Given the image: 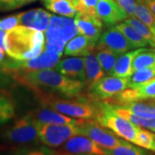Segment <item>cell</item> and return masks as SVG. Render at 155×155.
<instances>
[{"label": "cell", "instance_id": "obj_1", "mask_svg": "<svg viewBox=\"0 0 155 155\" xmlns=\"http://www.w3.org/2000/svg\"><path fill=\"white\" fill-rule=\"evenodd\" d=\"M12 78L33 91H45L66 97H82L84 82L67 77L52 69L16 72Z\"/></svg>", "mask_w": 155, "mask_h": 155}, {"label": "cell", "instance_id": "obj_2", "mask_svg": "<svg viewBox=\"0 0 155 155\" xmlns=\"http://www.w3.org/2000/svg\"><path fill=\"white\" fill-rule=\"evenodd\" d=\"M46 39L42 31L17 25L7 31L5 37V52L10 58L25 61L39 56L45 50Z\"/></svg>", "mask_w": 155, "mask_h": 155}, {"label": "cell", "instance_id": "obj_3", "mask_svg": "<svg viewBox=\"0 0 155 155\" xmlns=\"http://www.w3.org/2000/svg\"><path fill=\"white\" fill-rule=\"evenodd\" d=\"M41 105L73 118L84 120H95L101 113L99 102H93L94 99L89 97H78L77 100L62 99L57 95L45 92L34 91Z\"/></svg>", "mask_w": 155, "mask_h": 155}, {"label": "cell", "instance_id": "obj_4", "mask_svg": "<svg viewBox=\"0 0 155 155\" xmlns=\"http://www.w3.org/2000/svg\"><path fill=\"white\" fill-rule=\"evenodd\" d=\"M78 34L75 19L68 17H51L49 26L45 31V49L62 55L66 44Z\"/></svg>", "mask_w": 155, "mask_h": 155}, {"label": "cell", "instance_id": "obj_5", "mask_svg": "<svg viewBox=\"0 0 155 155\" xmlns=\"http://www.w3.org/2000/svg\"><path fill=\"white\" fill-rule=\"evenodd\" d=\"M99 104L101 113L95 121L100 125L110 129L119 137L134 143L140 127L129 122L126 118L119 116L111 108L109 102H101Z\"/></svg>", "mask_w": 155, "mask_h": 155}, {"label": "cell", "instance_id": "obj_6", "mask_svg": "<svg viewBox=\"0 0 155 155\" xmlns=\"http://www.w3.org/2000/svg\"><path fill=\"white\" fill-rule=\"evenodd\" d=\"M3 139L10 143L18 145L31 144L40 141L38 122L31 112L22 116L3 134Z\"/></svg>", "mask_w": 155, "mask_h": 155}, {"label": "cell", "instance_id": "obj_7", "mask_svg": "<svg viewBox=\"0 0 155 155\" xmlns=\"http://www.w3.org/2000/svg\"><path fill=\"white\" fill-rule=\"evenodd\" d=\"M61 54L55 52L45 49L41 54L35 58L17 61L12 59L11 61H6L3 67V72L11 74L16 72H31L43 69H52L56 67L61 60Z\"/></svg>", "mask_w": 155, "mask_h": 155}, {"label": "cell", "instance_id": "obj_8", "mask_svg": "<svg viewBox=\"0 0 155 155\" xmlns=\"http://www.w3.org/2000/svg\"><path fill=\"white\" fill-rule=\"evenodd\" d=\"M78 134H80L79 125L45 124L38 122L39 140L52 148L61 147L68 140Z\"/></svg>", "mask_w": 155, "mask_h": 155}, {"label": "cell", "instance_id": "obj_9", "mask_svg": "<svg viewBox=\"0 0 155 155\" xmlns=\"http://www.w3.org/2000/svg\"><path fill=\"white\" fill-rule=\"evenodd\" d=\"M79 130L80 134L91 139L103 148H113L127 141L95 120H85L79 125Z\"/></svg>", "mask_w": 155, "mask_h": 155}, {"label": "cell", "instance_id": "obj_10", "mask_svg": "<svg viewBox=\"0 0 155 155\" xmlns=\"http://www.w3.org/2000/svg\"><path fill=\"white\" fill-rule=\"evenodd\" d=\"M129 78L116 76L104 77L97 82L89 85L90 97L92 99H111L128 88Z\"/></svg>", "mask_w": 155, "mask_h": 155}, {"label": "cell", "instance_id": "obj_11", "mask_svg": "<svg viewBox=\"0 0 155 155\" xmlns=\"http://www.w3.org/2000/svg\"><path fill=\"white\" fill-rule=\"evenodd\" d=\"M58 153L59 155H105L104 148L82 134H78L68 140L61 146Z\"/></svg>", "mask_w": 155, "mask_h": 155}, {"label": "cell", "instance_id": "obj_12", "mask_svg": "<svg viewBox=\"0 0 155 155\" xmlns=\"http://www.w3.org/2000/svg\"><path fill=\"white\" fill-rule=\"evenodd\" d=\"M96 47L97 50H108L117 55H122L135 48L124 35L115 27L108 28L102 33Z\"/></svg>", "mask_w": 155, "mask_h": 155}, {"label": "cell", "instance_id": "obj_13", "mask_svg": "<svg viewBox=\"0 0 155 155\" xmlns=\"http://www.w3.org/2000/svg\"><path fill=\"white\" fill-rule=\"evenodd\" d=\"M97 15L108 26L124 22L129 15L116 0H98Z\"/></svg>", "mask_w": 155, "mask_h": 155}, {"label": "cell", "instance_id": "obj_14", "mask_svg": "<svg viewBox=\"0 0 155 155\" xmlns=\"http://www.w3.org/2000/svg\"><path fill=\"white\" fill-rule=\"evenodd\" d=\"M75 22L78 34L88 37L97 46L103 30V22L97 15L90 16L78 12L75 17Z\"/></svg>", "mask_w": 155, "mask_h": 155}, {"label": "cell", "instance_id": "obj_15", "mask_svg": "<svg viewBox=\"0 0 155 155\" xmlns=\"http://www.w3.org/2000/svg\"><path fill=\"white\" fill-rule=\"evenodd\" d=\"M54 70L67 77L86 82V73L84 67V58L80 56L65 58L56 65Z\"/></svg>", "mask_w": 155, "mask_h": 155}, {"label": "cell", "instance_id": "obj_16", "mask_svg": "<svg viewBox=\"0 0 155 155\" xmlns=\"http://www.w3.org/2000/svg\"><path fill=\"white\" fill-rule=\"evenodd\" d=\"M35 120L40 123L45 124H68V125H80L85 120L75 119L71 116H66L58 111L48 107H41L34 111H30Z\"/></svg>", "mask_w": 155, "mask_h": 155}, {"label": "cell", "instance_id": "obj_17", "mask_svg": "<svg viewBox=\"0 0 155 155\" xmlns=\"http://www.w3.org/2000/svg\"><path fill=\"white\" fill-rule=\"evenodd\" d=\"M51 17V14L42 9L24 11L19 13V25L43 32L49 26Z\"/></svg>", "mask_w": 155, "mask_h": 155}, {"label": "cell", "instance_id": "obj_18", "mask_svg": "<svg viewBox=\"0 0 155 155\" xmlns=\"http://www.w3.org/2000/svg\"><path fill=\"white\" fill-rule=\"evenodd\" d=\"M147 48H140L136 50H131L129 52L125 53L120 58L117 59L115 67L113 69L112 75L116 77L120 78H130L133 74L132 65L134 58L140 54L141 52H144Z\"/></svg>", "mask_w": 155, "mask_h": 155}, {"label": "cell", "instance_id": "obj_19", "mask_svg": "<svg viewBox=\"0 0 155 155\" xmlns=\"http://www.w3.org/2000/svg\"><path fill=\"white\" fill-rule=\"evenodd\" d=\"M96 44L84 35L75 36L69 41L65 48V54L70 56H86L91 53Z\"/></svg>", "mask_w": 155, "mask_h": 155}, {"label": "cell", "instance_id": "obj_20", "mask_svg": "<svg viewBox=\"0 0 155 155\" xmlns=\"http://www.w3.org/2000/svg\"><path fill=\"white\" fill-rule=\"evenodd\" d=\"M84 67L86 73V82L89 85L97 82L105 75V72L102 69L97 55L92 52L84 56Z\"/></svg>", "mask_w": 155, "mask_h": 155}, {"label": "cell", "instance_id": "obj_21", "mask_svg": "<svg viewBox=\"0 0 155 155\" xmlns=\"http://www.w3.org/2000/svg\"><path fill=\"white\" fill-rule=\"evenodd\" d=\"M110 107L114 110L115 112H116L119 116H122L126 118L129 122H131L136 126H139L140 127H145L150 129L152 131L155 130V118H146V117H141V116H136L133 113L129 112L127 110L123 109L116 104H113L109 102Z\"/></svg>", "mask_w": 155, "mask_h": 155}, {"label": "cell", "instance_id": "obj_22", "mask_svg": "<svg viewBox=\"0 0 155 155\" xmlns=\"http://www.w3.org/2000/svg\"><path fill=\"white\" fill-rule=\"evenodd\" d=\"M44 6L50 11L68 17H75L78 11L69 0H42Z\"/></svg>", "mask_w": 155, "mask_h": 155}, {"label": "cell", "instance_id": "obj_23", "mask_svg": "<svg viewBox=\"0 0 155 155\" xmlns=\"http://www.w3.org/2000/svg\"><path fill=\"white\" fill-rule=\"evenodd\" d=\"M115 28L123 34L124 36L132 43L135 48H147V46H150L148 41L140 34L137 32L135 28H133L131 25L127 24V22H123L121 23H117Z\"/></svg>", "mask_w": 155, "mask_h": 155}, {"label": "cell", "instance_id": "obj_24", "mask_svg": "<svg viewBox=\"0 0 155 155\" xmlns=\"http://www.w3.org/2000/svg\"><path fill=\"white\" fill-rule=\"evenodd\" d=\"M134 115L146 118H155V106L147 102L134 101L122 104H117Z\"/></svg>", "mask_w": 155, "mask_h": 155}, {"label": "cell", "instance_id": "obj_25", "mask_svg": "<svg viewBox=\"0 0 155 155\" xmlns=\"http://www.w3.org/2000/svg\"><path fill=\"white\" fill-rule=\"evenodd\" d=\"M155 78V66L147 67L134 72L129 78L128 88L136 89L141 84Z\"/></svg>", "mask_w": 155, "mask_h": 155}, {"label": "cell", "instance_id": "obj_26", "mask_svg": "<svg viewBox=\"0 0 155 155\" xmlns=\"http://www.w3.org/2000/svg\"><path fill=\"white\" fill-rule=\"evenodd\" d=\"M105 155H148V153L136 146H134L128 141L119 145L113 148H104Z\"/></svg>", "mask_w": 155, "mask_h": 155}, {"label": "cell", "instance_id": "obj_27", "mask_svg": "<svg viewBox=\"0 0 155 155\" xmlns=\"http://www.w3.org/2000/svg\"><path fill=\"white\" fill-rule=\"evenodd\" d=\"M97 58L105 74L112 75L113 69L117 61V54L108 50L101 49L97 52Z\"/></svg>", "mask_w": 155, "mask_h": 155}, {"label": "cell", "instance_id": "obj_28", "mask_svg": "<svg viewBox=\"0 0 155 155\" xmlns=\"http://www.w3.org/2000/svg\"><path fill=\"white\" fill-rule=\"evenodd\" d=\"M134 17L140 19L144 24H146L152 33H155V16L150 11V10L146 6L136 1V6L134 11Z\"/></svg>", "mask_w": 155, "mask_h": 155}, {"label": "cell", "instance_id": "obj_29", "mask_svg": "<svg viewBox=\"0 0 155 155\" xmlns=\"http://www.w3.org/2000/svg\"><path fill=\"white\" fill-rule=\"evenodd\" d=\"M153 66H155V51L147 49L141 52L134 58L132 69L133 72H134Z\"/></svg>", "mask_w": 155, "mask_h": 155}, {"label": "cell", "instance_id": "obj_30", "mask_svg": "<svg viewBox=\"0 0 155 155\" xmlns=\"http://www.w3.org/2000/svg\"><path fill=\"white\" fill-rule=\"evenodd\" d=\"M11 155H59L58 150L48 146H29L16 149Z\"/></svg>", "mask_w": 155, "mask_h": 155}, {"label": "cell", "instance_id": "obj_31", "mask_svg": "<svg viewBox=\"0 0 155 155\" xmlns=\"http://www.w3.org/2000/svg\"><path fill=\"white\" fill-rule=\"evenodd\" d=\"M124 22H127V24L131 25L133 28H135L137 30V32L140 34L148 41V43L151 47L155 48V40L153 34L152 33V31L150 30L149 28L141 22L140 19L135 17H130L127 18Z\"/></svg>", "mask_w": 155, "mask_h": 155}, {"label": "cell", "instance_id": "obj_32", "mask_svg": "<svg viewBox=\"0 0 155 155\" xmlns=\"http://www.w3.org/2000/svg\"><path fill=\"white\" fill-rule=\"evenodd\" d=\"M15 116V105L5 96L0 95V125L10 122Z\"/></svg>", "mask_w": 155, "mask_h": 155}, {"label": "cell", "instance_id": "obj_33", "mask_svg": "<svg viewBox=\"0 0 155 155\" xmlns=\"http://www.w3.org/2000/svg\"><path fill=\"white\" fill-rule=\"evenodd\" d=\"M134 90L135 91L136 101L155 99V78Z\"/></svg>", "mask_w": 155, "mask_h": 155}, {"label": "cell", "instance_id": "obj_34", "mask_svg": "<svg viewBox=\"0 0 155 155\" xmlns=\"http://www.w3.org/2000/svg\"><path fill=\"white\" fill-rule=\"evenodd\" d=\"M134 144L145 149L155 152V138L153 133L140 127Z\"/></svg>", "mask_w": 155, "mask_h": 155}, {"label": "cell", "instance_id": "obj_35", "mask_svg": "<svg viewBox=\"0 0 155 155\" xmlns=\"http://www.w3.org/2000/svg\"><path fill=\"white\" fill-rule=\"evenodd\" d=\"M73 7L78 13L96 16L98 0H72Z\"/></svg>", "mask_w": 155, "mask_h": 155}, {"label": "cell", "instance_id": "obj_36", "mask_svg": "<svg viewBox=\"0 0 155 155\" xmlns=\"http://www.w3.org/2000/svg\"><path fill=\"white\" fill-rule=\"evenodd\" d=\"M36 0H0V11L5 12L19 9L32 4Z\"/></svg>", "mask_w": 155, "mask_h": 155}, {"label": "cell", "instance_id": "obj_37", "mask_svg": "<svg viewBox=\"0 0 155 155\" xmlns=\"http://www.w3.org/2000/svg\"><path fill=\"white\" fill-rule=\"evenodd\" d=\"M19 25V14L11 15L10 17L0 19V29L9 31Z\"/></svg>", "mask_w": 155, "mask_h": 155}, {"label": "cell", "instance_id": "obj_38", "mask_svg": "<svg viewBox=\"0 0 155 155\" xmlns=\"http://www.w3.org/2000/svg\"><path fill=\"white\" fill-rule=\"evenodd\" d=\"M116 1L127 11L129 17H134V11L136 6L135 0H116Z\"/></svg>", "mask_w": 155, "mask_h": 155}, {"label": "cell", "instance_id": "obj_39", "mask_svg": "<svg viewBox=\"0 0 155 155\" xmlns=\"http://www.w3.org/2000/svg\"><path fill=\"white\" fill-rule=\"evenodd\" d=\"M136 1L143 4L146 7H147L150 11L155 16V0H136Z\"/></svg>", "mask_w": 155, "mask_h": 155}, {"label": "cell", "instance_id": "obj_40", "mask_svg": "<svg viewBox=\"0 0 155 155\" xmlns=\"http://www.w3.org/2000/svg\"><path fill=\"white\" fill-rule=\"evenodd\" d=\"M6 32L5 30L0 29V48L3 49L5 50V37Z\"/></svg>", "mask_w": 155, "mask_h": 155}, {"label": "cell", "instance_id": "obj_41", "mask_svg": "<svg viewBox=\"0 0 155 155\" xmlns=\"http://www.w3.org/2000/svg\"><path fill=\"white\" fill-rule=\"evenodd\" d=\"M5 50L0 48V67L1 66L3 67L4 63L5 62Z\"/></svg>", "mask_w": 155, "mask_h": 155}, {"label": "cell", "instance_id": "obj_42", "mask_svg": "<svg viewBox=\"0 0 155 155\" xmlns=\"http://www.w3.org/2000/svg\"><path fill=\"white\" fill-rule=\"evenodd\" d=\"M147 103H148L150 104H152V105H154L155 106V99H150L147 100V101H146Z\"/></svg>", "mask_w": 155, "mask_h": 155}, {"label": "cell", "instance_id": "obj_43", "mask_svg": "<svg viewBox=\"0 0 155 155\" xmlns=\"http://www.w3.org/2000/svg\"><path fill=\"white\" fill-rule=\"evenodd\" d=\"M153 136H154V138H155V133H153Z\"/></svg>", "mask_w": 155, "mask_h": 155}, {"label": "cell", "instance_id": "obj_44", "mask_svg": "<svg viewBox=\"0 0 155 155\" xmlns=\"http://www.w3.org/2000/svg\"><path fill=\"white\" fill-rule=\"evenodd\" d=\"M153 133H155V130H153Z\"/></svg>", "mask_w": 155, "mask_h": 155}, {"label": "cell", "instance_id": "obj_45", "mask_svg": "<svg viewBox=\"0 0 155 155\" xmlns=\"http://www.w3.org/2000/svg\"><path fill=\"white\" fill-rule=\"evenodd\" d=\"M154 35V40H155V33H154V35Z\"/></svg>", "mask_w": 155, "mask_h": 155}, {"label": "cell", "instance_id": "obj_46", "mask_svg": "<svg viewBox=\"0 0 155 155\" xmlns=\"http://www.w3.org/2000/svg\"><path fill=\"white\" fill-rule=\"evenodd\" d=\"M78 155H84V154H78Z\"/></svg>", "mask_w": 155, "mask_h": 155}]
</instances>
